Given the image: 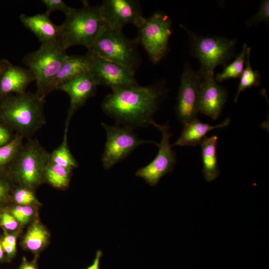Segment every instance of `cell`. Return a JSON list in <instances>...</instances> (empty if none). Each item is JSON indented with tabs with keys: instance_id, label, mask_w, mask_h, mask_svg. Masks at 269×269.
Instances as JSON below:
<instances>
[{
	"instance_id": "cell-1",
	"label": "cell",
	"mask_w": 269,
	"mask_h": 269,
	"mask_svg": "<svg viewBox=\"0 0 269 269\" xmlns=\"http://www.w3.org/2000/svg\"><path fill=\"white\" fill-rule=\"evenodd\" d=\"M165 94L162 86L138 84L112 90L103 100L102 108L118 123L130 128L154 122L153 116Z\"/></svg>"
},
{
	"instance_id": "cell-2",
	"label": "cell",
	"mask_w": 269,
	"mask_h": 269,
	"mask_svg": "<svg viewBox=\"0 0 269 269\" xmlns=\"http://www.w3.org/2000/svg\"><path fill=\"white\" fill-rule=\"evenodd\" d=\"M45 98L35 93L3 97L0 103V119L24 138H29L46 123Z\"/></svg>"
},
{
	"instance_id": "cell-3",
	"label": "cell",
	"mask_w": 269,
	"mask_h": 269,
	"mask_svg": "<svg viewBox=\"0 0 269 269\" xmlns=\"http://www.w3.org/2000/svg\"><path fill=\"white\" fill-rule=\"evenodd\" d=\"M100 5L91 6L85 2L81 8L74 9L61 25L60 43L66 50L75 45L88 49L106 26Z\"/></svg>"
},
{
	"instance_id": "cell-4",
	"label": "cell",
	"mask_w": 269,
	"mask_h": 269,
	"mask_svg": "<svg viewBox=\"0 0 269 269\" xmlns=\"http://www.w3.org/2000/svg\"><path fill=\"white\" fill-rule=\"evenodd\" d=\"M60 42L41 44L36 51L26 54L23 63L36 82L35 93L45 98L47 89L68 55Z\"/></svg>"
},
{
	"instance_id": "cell-5",
	"label": "cell",
	"mask_w": 269,
	"mask_h": 269,
	"mask_svg": "<svg viewBox=\"0 0 269 269\" xmlns=\"http://www.w3.org/2000/svg\"><path fill=\"white\" fill-rule=\"evenodd\" d=\"M137 44L135 39L128 38L122 31L106 25L88 51L135 72L140 63Z\"/></svg>"
},
{
	"instance_id": "cell-6",
	"label": "cell",
	"mask_w": 269,
	"mask_h": 269,
	"mask_svg": "<svg viewBox=\"0 0 269 269\" xmlns=\"http://www.w3.org/2000/svg\"><path fill=\"white\" fill-rule=\"evenodd\" d=\"M50 161V153L39 142L28 138L12 162V174L21 186L34 188L44 179Z\"/></svg>"
},
{
	"instance_id": "cell-7",
	"label": "cell",
	"mask_w": 269,
	"mask_h": 269,
	"mask_svg": "<svg viewBox=\"0 0 269 269\" xmlns=\"http://www.w3.org/2000/svg\"><path fill=\"white\" fill-rule=\"evenodd\" d=\"M189 36L192 53L198 59L201 74L214 72L219 65L225 66L234 56L237 41L221 36H202L185 28Z\"/></svg>"
},
{
	"instance_id": "cell-8",
	"label": "cell",
	"mask_w": 269,
	"mask_h": 269,
	"mask_svg": "<svg viewBox=\"0 0 269 269\" xmlns=\"http://www.w3.org/2000/svg\"><path fill=\"white\" fill-rule=\"evenodd\" d=\"M171 21L165 13L156 12L137 27L138 34L135 39L141 44L154 63L160 61L168 50L171 34Z\"/></svg>"
},
{
	"instance_id": "cell-9",
	"label": "cell",
	"mask_w": 269,
	"mask_h": 269,
	"mask_svg": "<svg viewBox=\"0 0 269 269\" xmlns=\"http://www.w3.org/2000/svg\"><path fill=\"white\" fill-rule=\"evenodd\" d=\"M107 134V140L102 156L104 168L108 169L124 159L139 145L157 143L139 138L128 126H109L102 123Z\"/></svg>"
},
{
	"instance_id": "cell-10",
	"label": "cell",
	"mask_w": 269,
	"mask_h": 269,
	"mask_svg": "<svg viewBox=\"0 0 269 269\" xmlns=\"http://www.w3.org/2000/svg\"><path fill=\"white\" fill-rule=\"evenodd\" d=\"M88 73L97 85L109 87L112 90L136 85L135 72L119 63L103 58L89 51L85 54Z\"/></svg>"
},
{
	"instance_id": "cell-11",
	"label": "cell",
	"mask_w": 269,
	"mask_h": 269,
	"mask_svg": "<svg viewBox=\"0 0 269 269\" xmlns=\"http://www.w3.org/2000/svg\"><path fill=\"white\" fill-rule=\"evenodd\" d=\"M151 125L158 128L161 133V140L158 144V153L149 164L137 170L135 175L143 178L149 185L155 186L163 176L172 171L176 157L169 143L172 134L169 132L168 125H160L154 121Z\"/></svg>"
},
{
	"instance_id": "cell-12",
	"label": "cell",
	"mask_w": 269,
	"mask_h": 269,
	"mask_svg": "<svg viewBox=\"0 0 269 269\" xmlns=\"http://www.w3.org/2000/svg\"><path fill=\"white\" fill-rule=\"evenodd\" d=\"M201 75L186 66L181 75L175 108L178 120L183 124L197 118L198 100Z\"/></svg>"
},
{
	"instance_id": "cell-13",
	"label": "cell",
	"mask_w": 269,
	"mask_h": 269,
	"mask_svg": "<svg viewBox=\"0 0 269 269\" xmlns=\"http://www.w3.org/2000/svg\"><path fill=\"white\" fill-rule=\"evenodd\" d=\"M106 24L122 31L127 24L137 27L145 20L138 1L133 0H105L100 5Z\"/></svg>"
},
{
	"instance_id": "cell-14",
	"label": "cell",
	"mask_w": 269,
	"mask_h": 269,
	"mask_svg": "<svg viewBox=\"0 0 269 269\" xmlns=\"http://www.w3.org/2000/svg\"><path fill=\"white\" fill-rule=\"evenodd\" d=\"M200 75L198 111L215 120L220 115L227 100L228 93L216 81L214 72Z\"/></svg>"
},
{
	"instance_id": "cell-15",
	"label": "cell",
	"mask_w": 269,
	"mask_h": 269,
	"mask_svg": "<svg viewBox=\"0 0 269 269\" xmlns=\"http://www.w3.org/2000/svg\"><path fill=\"white\" fill-rule=\"evenodd\" d=\"M97 86L88 72L64 83L58 88L66 93L70 98L66 121L70 122L74 113L95 94Z\"/></svg>"
},
{
	"instance_id": "cell-16",
	"label": "cell",
	"mask_w": 269,
	"mask_h": 269,
	"mask_svg": "<svg viewBox=\"0 0 269 269\" xmlns=\"http://www.w3.org/2000/svg\"><path fill=\"white\" fill-rule=\"evenodd\" d=\"M20 19L24 26L35 35L41 44L60 43L61 25L53 23L45 12L32 16L21 14Z\"/></svg>"
},
{
	"instance_id": "cell-17",
	"label": "cell",
	"mask_w": 269,
	"mask_h": 269,
	"mask_svg": "<svg viewBox=\"0 0 269 269\" xmlns=\"http://www.w3.org/2000/svg\"><path fill=\"white\" fill-rule=\"evenodd\" d=\"M33 81H35L34 77L28 69L9 64L0 77V96L3 97L12 93H25Z\"/></svg>"
},
{
	"instance_id": "cell-18",
	"label": "cell",
	"mask_w": 269,
	"mask_h": 269,
	"mask_svg": "<svg viewBox=\"0 0 269 269\" xmlns=\"http://www.w3.org/2000/svg\"><path fill=\"white\" fill-rule=\"evenodd\" d=\"M230 119L227 118L222 123L212 126L204 123L197 118L183 124V130L177 140L172 146H196L200 144L209 132L216 129L225 128L230 123Z\"/></svg>"
},
{
	"instance_id": "cell-19",
	"label": "cell",
	"mask_w": 269,
	"mask_h": 269,
	"mask_svg": "<svg viewBox=\"0 0 269 269\" xmlns=\"http://www.w3.org/2000/svg\"><path fill=\"white\" fill-rule=\"evenodd\" d=\"M88 72V62L85 55H67L49 85L47 95L57 90L64 83Z\"/></svg>"
},
{
	"instance_id": "cell-20",
	"label": "cell",
	"mask_w": 269,
	"mask_h": 269,
	"mask_svg": "<svg viewBox=\"0 0 269 269\" xmlns=\"http://www.w3.org/2000/svg\"><path fill=\"white\" fill-rule=\"evenodd\" d=\"M218 136L213 135L205 137L200 143L203 164L202 173L208 182L215 180L219 175L217 147Z\"/></svg>"
},
{
	"instance_id": "cell-21",
	"label": "cell",
	"mask_w": 269,
	"mask_h": 269,
	"mask_svg": "<svg viewBox=\"0 0 269 269\" xmlns=\"http://www.w3.org/2000/svg\"><path fill=\"white\" fill-rule=\"evenodd\" d=\"M69 122L66 121L62 141L50 154V157L52 162L72 170L73 168L77 167L78 164L68 147L67 133Z\"/></svg>"
},
{
	"instance_id": "cell-22",
	"label": "cell",
	"mask_w": 269,
	"mask_h": 269,
	"mask_svg": "<svg viewBox=\"0 0 269 269\" xmlns=\"http://www.w3.org/2000/svg\"><path fill=\"white\" fill-rule=\"evenodd\" d=\"M71 171L50 160L45 169L44 179L56 188H64L69 184Z\"/></svg>"
},
{
	"instance_id": "cell-23",
	"label": "cell",
	"mask_w": 269,
	"mask_h": 269,
	"mask_svg": "<svg viewBox=\"0 0 269 269\" xmlns=\"http://www.w3.org/2000/svg\"><path fill=\"white\" fill-rule=\"evenodd\" d=\"M251 48L248 47L244 69L241 75L240 83L234 102L236 103L240 93L247 89L258 86L260 84V76L258 71L253 69L250 62Z\"/></svg>"
},
{
	"instance_id": "cell-24",
	"label": "cell",
	"mask_w": 269,
	"mask_h": 269,
	"mask_svg": "<svg viewBox=\"0 0 269 269\" xmlns=\"http://www.w3.org/2000/svg\"><path fill=\"white\" fill-rule=\"evenodd\" d=\"M248 45L244 43L241 52L230 64L225 65L221 72L218 73L215 79L217 82L240 77L245 66Z\"/></svg>"
},
{
	"instance_id": "cell-25",
	"label": "cell",
	"mask_w": 269,
	"mask_h": 269,
	"mask_svg": "<svg viewBox=\"0 0 269 269\" xmlns=\"http://www.w3.org/2000/svg\"><path fill=\"white\" fill-rule=\"evenodd\" d=\"M48 234L44 228L38 224L33 225L27 233L24 243L27 249L32 251L40 250L46 242Z\"/></svg>"
},
{
	"instance_id": "cell-26",
	"label": "cell",
	"mask_w": 269,
	"mask_h": 269,
	"mask_svg": "<svg viewBox=\"0 0 269 269\" xmlns=\"http://www.w3.org/2000/svg\"><path fill=\"white\" fill-rule=\"evenodd\" d=\"M23 139L16 134L9 142L0 146V166L12 162L23 144Z\"/></svg>"
},
{
	"instance_id": "cell-27",
	"label": "cell",
	"mask_w": 269,
	"mask_h": 269,
	"mask_svg": "<svg viewBox=\"0 0 269 269\" xmlns=\"http://www.w3.org/2000/svg\"><path fill=\"white\" fill-rule=\"evenodd\" d=\"M269 21V0H263L258 12L246 22L247 27L258 24L261 22Z\"/></svg>"
},
{
	"instance_id": "cell-28",
	"label": "cell",
	"mask_w": 269,
	"mask_h": 269,
	"mask_svg": "<svg viewBox=\"0 0 269 269\" xmlns=\"http://www.w3.org/2000/svg\"><path fill=\"white\" fill-rule=\"evenodd\" d=\"M13 198L18 204L25 205L36 201L34 195L30 189L24 186L16 189L13 194Z\"/></svg>"
},
{
	"instance_id": "cell-29",
	"label": "cell",
	"mask_w": 269,
	"mask_h": 269,
	"mask_svg": "<svg viewBox=\"0 0 269 269\" xmlns=\"http://www.w3.org/2000/svg\"><path fill=\"white\" fill-rule=\"evenodd\" d=\"M41 1L46 6L45 13L49 16L52 11L56 10L62 11L66 16L74 8L67 5L62 0H42Z\"/></svg>"
},
{
	"instance_id": "cell-30",
	"label": "cell",
	"mask_w": 269,
	"mask_h": 269,
	"mask_svg": "<svg viewBox=\"0 0 269 269\" xmlns=\"http://www.w3.org/2000/svg\"><path fill=\"white\" fill-rule=\"evenodd\" d=\"M1 225L6 229L14 230L17 227V220L7 212H3L0 215Z\"/></svg>"
},
{
	"instance_id": "cell-31",
	"label": "cell",
	"mask_w": 269,
	"mask_h": 269,
	"mask_svg": "<svg viewBox=\"0 0 269 269\" xmlns=\"http://www.w3.org/2000/svg\"><path fill=\"white\" fill-rule=\"evenodd\" d=\"M12 139L8 129L0 123V146L6 144Z\"/></svg>"
},
{
	"instance_id": "cell-32",
	"label": "cell",
	"mask_w": 269,
	"mask_h": 269,
	"mask_svg": "<svg viewBox=\"0 0 269 269\" xmlns=\"http://www.w3.org/2000/svg\"><path fill=\"white\" fill-rule=\"evenodd\" d=\"M102 256L103 253L102 251L98 250L92 264L86 269H100V260Z\"/></svg>"
},
{
	"instance_id": "cell-33",
	"label": "cell",
	"mask_w": 269,
	"mask_h": 269,
	"mask_svg": "<svg viewBox=\"0 0 269 269\" xmlns=\"http://www.w3.org/2000/svg\"><path fill=\"white\" fill-rule=\"evenodd\" d=\"M9 191L7 183L3 180L0 179V203L6 197Z\"/></svg>"
},
{
	"instance_id": "cell-34",
	"label": "cell",
	"mask_w": 269,
	"mask_h": 269,
	"mask_svg": "<svg viewBox=\"0 0 269 269\" xmlns=\"http://www.w3.org/2000/svg\"><path fill=\"white\" fill-rule=\"evenodd\" d=\"M12 212L13 216L17 221L20 223H24L22 206H16Z\"/></svg>"
},
{
	"instance_id": "cell-35",
	"label": "cell",
	"mask_w": 269,
	"mask_h": 269,
	"mask_svg": "<svg viewBox=\"0 0 269 269\" xmlns=\"http://www.w3.org/2000/svg\"><path fill=\"white\" fill-rule=\"evenodd\" d=\"M3 250L9 257L13 256L15 252L16 249L7 244L3 240L1 242Z\"/></svg>"
},
{
	"instance_id": "cell-36",
	"label": "cell",
	"mask_w": 269,
	"mask_h": 269,
	"mask_svg": "<svg viewBox=\"0 0 269 269\" xmlns=\"http://www.w3.org/2000/svg\"><path fill=\"white\" fill-rule=\"evenodd\" d=\"M33 209L30 206L25 205L22 206V212L24 223L27 222L33 214Z\"/></svg>"
},
{
	"instance_id": "cell-37",
	"label": "cell",
	"mask_w": 269,
	"mask_h": 269,
	"mask_svg": "<svg viewBox=\"0 0 269 269\" xmlns=\"http://www.w3.org/2000/svg\"><path fill=\"white\" fill-rule=\"evenodd\" d=\"M3 241L16 249V238L14 236L6 235L3 238Z\"/></svg>"
},
{
	"instance_id": "cell-38",
	"label": "cell",
	"mask_w": 269,
	"mask_h": 269,
	"mask_svg": "<svg viewBox=\"0 0 269 269\" xmlns=\"http://www.w3.org/2000/svg\"><path fill=\"white\" fill-rule=\"evenodd\" d=\"M18 269H37V268L33 263L24 261Z\"/></svg>"
},
{
	"instance_id": "cell-39",
	"label": "cell",
	"mask_w": 269,
	"mask_h": 269,
	"mask_svg": "<svg viewBox=\"0 0 269 269\" xmlns=\"http://www.w3.org/2000/svg\"><path fill=\"white\" fill-rule=\"evenodd\" d=\"M10 64L6 61H0V77L6 67Z\"/></svg>"
},
{
	"instance_id": "cell-40",
	"label": "cell",
	"mask_w": 269,
	"mask_h": 269,
	"mask_svg": "<svg viewBox=\"0 0 269 269\" xmlns=\"http://www.w3.org/2000/svg\"><path fill=\"white\" fill-rule=\"evenodd\" d=\"M3 258V250L0 242V261H1Z\"/></svg>"
}]
</instances>
